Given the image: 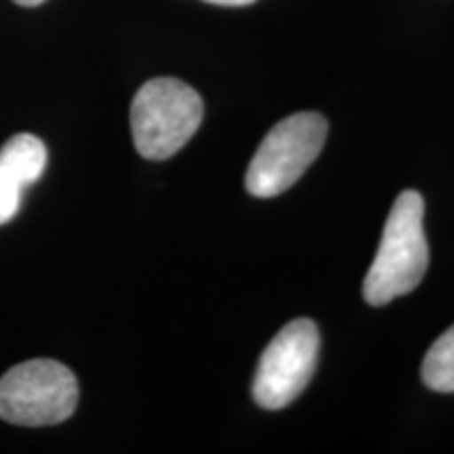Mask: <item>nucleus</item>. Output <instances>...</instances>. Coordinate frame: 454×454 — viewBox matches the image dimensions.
I'll use <instances>...</instances> for the list:
<instances>
[{
  "instance_id": "423d86ee",
  "label": "nucleus",
  "mask_w": 454,
  "mask_h": 454,
  "mask_svg": "<svg viewBox=\"0 0 454 454\" xmlns=\"http://www.w3.org/2000/svg\"><path fill=\"white\" fill-rule=\"evenodd\" d=\"M47 145L36 135L20 133L0 150V225L20 211L21 194L36 184L47 167Z\"/></svg>"
},
{
  "instance_id": "6e6552de",
  "label": "nucleus",
  "mask_w": 454,
  "mask_h": 454,
  "mask_svg": "<svg viewBox=\"0 0 454 454\" xmlns=\"http://www.w3.org/2000/svg\"><path fill=\"white\" fill-rule=\"evenodd\" d=\"M207 3L221 4V7H247V4H253L254 0H207Z\"/></svg>"
},
{
  "instance_id": "0eeeda50",
  "label": "nucleus",
  "mask_w": 454,
  "mask_h": 454,
  "mask_svg": "<svg viewBox=\"0 0 454 454\" xmlns=\"http://www.w3.org/2000/svg\"><path fill=\"white\" fill-rule=\"evenodd\" d=\"M423 383L440 394L454 391V326L431 345L423 360Z\"/></svg>"
},
{
  "instance_id": "1a4fd4ad",
  "label": "nucleus",
  "mask_w": 454,
  "mask_h": 454,
  "mask_svg": "<svg viewBox=\"0 0 454 454\" xmlns=\"http://www.w3.org/2000/svg\"><path fill=\"white\" fill-rule=\"evenodd\" d=\"M13 3L21 4V7H38V4H43L44 0H13Z\"/></svg>"
},
{
  "instance_id": "20e7f679",
  "label": "nucleus",
  "mask_w": 454,
  "mask_h": 454,
  "mask_svg": "<svg viewBox=\"0 0 454 454\" xmlns=\"http://www.w3.org/2000/svg\"><path fill=\"white\" fill-rule=\"evenodd\" d=\"M78 404V381L55 360H30L0 377V419L44 427L70 419Z\"/></svg>"
},
{
  "instance_id": "7ed1b4c3",
  "label": "nucleus",
  "mask_w": 454,
  "mask_h": 454,
  "mask_svg": "<svg viewBox=\"0 0 454 454\" xmlns=\"http://www.w3.org/2000/svg\"><path fill=\"white\" fill-rule=\"evenodd\" d=\"M326 133L325 116L316 112H299L278 122L248 164L244 177L248 194L274 198L297 184L325 147Z\"/></svg>"
},
{
  "instance_id": "f257e3e1",
  "label": "nucleus",
  "mask_w": 454,
  "mask_h": 454,
  "mask_svg": "<svg viewBox=\"0 0 454 454\" xmlns=\"http://www.w3.org/2000/svg\"><path fill=\"white\" fill-rule=\"evenodd\" d=\"M423 215L425 202L419 192L406 190L397 196L362 286L366 303L385 305L421 284L429 265Z\"/></svg>"
},
{
  "instance_id": "39448f33",
  "label": "nucleus",
  "mask_w": 454,
  "mask_h": 454,
  "mask_svg": "<svg viewBox=\"0 0 454 454\" xmlns=\"http://www.w3.org/2000/svg\"><path fill=\"white\" fill-rule=\"evenodd\" d=\"M320 333L308 317L288 322L261 356L253 381L254 402L265 411H280L297 400L314 377Z\"/></svg>"
},
{
  "instance_id": "f03ea898",
  "label": "nucleus",
  "mask_w": 454,
  "mask_h": 454,
  "mask_svg": "<svg viewBox=\"0 0 454 454\" xmlns=\"http://www.w3.org/2000/svg\"><path fill=\"white\" fill-rule=\"evenodd\" d=\"M204 116L202 98L177 78L147 81L130 104V133L147 160H167L194 137Z\"/></svg>"
}]
</instances>
